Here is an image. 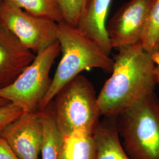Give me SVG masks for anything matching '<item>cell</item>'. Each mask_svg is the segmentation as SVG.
<instances>
[{"label":"cell","instance_id":"6da1fadb","mask_svg":"<svg viewBox=\"0 0 159 159\" xmlns=\"http://www.w3.org/2000/svg\"><path fill=\"white\" fill-rule=\"evenodd\" d=\"M113 58L111 75L97 100L102 116L116 118L154 92L157 83L156 64L141 43L120 48Z\"/></svg>","mask_w":159,"mask_h":159},{"label":"cell","instance_id":"7a4b0ae2","mask_svg":"<svg viewBox=\"0 0 159 159\" xmlns=\"http://www.w3.org/2000/svg\"><path fill=\"white\" fill-rule=\"evenodd\" d=\"M57 41L62 57L38 110L46 109L58 91L84 70L99 68L111 73L113 70V58L77 27L64 21L58 23Z\"/></svg>","mask_w":159,"mask_h":159},{"label":"cell","instance_id":"3957f363","mask_svg":"<svg viewBox=\"0 0 159 159\" xmlns=\"http://www.w3.org/2000/svg\"><path fill=\"white\" fill-rule=\"evenodd\" d=\"M48 106L63 136L75 132L93 135L102 116L94 86L81 74L64 85Z\"/></svg>","mask_w":159,"mask_h":159},{"label":"cell","instance_id":"277c9868","mask_svg":"<svg viewBox=\"0 0 159 159\" xmlns=\"http://www.w3.org/2000/svg\"><path fill=\"white\" fill-rule=\"evenodd\" d=\"M117 119L125 152L132 159H159V101L154 92Z\"/></svg>","mask_w":159,"mask_h":159},{"label":"cell","instance_id":"5b68a950","mask_svg":"<svg viewBox=\"0 0 159 159\" xmlns=\"http://www.w3.org/2000/svg\"><path fill=\"white\" fill-rule=\"evenodd\" d=\"M60 51L57 41L36 54L32 63L11 84L0 89V97L16 104L24 113L38 111L51 85L50 70Z\"/></svg>","mask_w":159,"mask_h":159},{"label":"cell","instance_id":"8992f818","mask_svg":"<svg viewBox=\"0 0 159 159\" xmlns=\"http://www.w3.org/2000/svg\"><path fill=\"white\" fill-rule=\"evenodd\" d=\"M0 23L35 54L57 41V22L35 16L3 1L0 6Z\"/></svg>","mask_w":159,"mask_h":159},{"label":"cell","instance_id":"52a82bcc","mask_svg":"<svg viewBox=\"0 0 159 159\" xmlns=\"http://www.w3.org/2000/svg\"><path fill=\"white\" fill-rule=\"evenodd\" d=\"M152 0H130L121 6L107 24L112 49L141 43Z\"/></svg>","mask_w":159,"mask_h":159},{"label":"cell","instance_id":"ba28073f","mask_svg":"<svg viewBox=\"0 0 159 159\" xmlns=\"http://www.w3.org/2000/svg\"><path fill=\"white\" fill-rule=\"evenodd\" d=\"M20 159H39L44 139L41 111L22 114L0 134Z\"/></svg>","mask_w":159,"mask_h":159},{"label":"cell","instance_id":"9c48e42d","mask_svg":"<svg viewBox=\"0 0 159 159\" xmlns=\"http://www.w3.org/2000/svg\"><path fill=\"white\" fill-rule=\"evenodd\" d=\"M35 55L0 23V89L11 84Z\"/></svg>","mask_w":159,"mask_h":159},{"label":"cell","instance_id":"30bf717a","mask_svg":"<svg viewBox=\"0 0 159 159\" xmlns=\"http://www.w3.org/2000/svg\"><path fill=\"white\" fill-rule=\"evenodd\" d=\"M113 0H86L77 27L110 56L112 50L107 31V18Z\"/></svg>","mask_w":159,"mask_h":159},{"label":"cell","instance_id":"8fae6325","mask_svg":"<svg viewBox=\"0 0 159 159\" xmlns=\"http://www.w3.org/2000/svg\"><path fill=\"white\" fill-rule=\"evenodd\" d=\"M94 137L97 147L96 159H132L120 141L116 117L101 120Z\"/></svg>","mask_w":159,"mask_h":159},{"label":"cell","instance_id":"7c38bea8","mask_svg":"<svg viewBox=\"0 0 159 159\" xmlns=\"http://www.w3.org/2000/svg\"><path fill=\"white\" fill-rule=\"evenodd\" d=\"M97 155L94 134L75 132L63 136L58 159H96Z\"/></svg>","mask_w":159,"mask_h":159},{"label":"cell","instance_id":"4fadbf2b","mask_svg":"<svg viewBox=\"0 0 159 159\" xmlns=\"http://www.w3.org/2000/svg\"><path fill=\"white\" fill-rule=\"evenodd\" d=\"M40 111L44 127L41 159H58L63 136L57 128L50 107L47 106L46 109Z\"/></svg>","mask_w":159,"mask_h":159},{"label":"cell","instance_id":"5bb4252c","mask_svg":"<svg viewBox=\"0 0 159 159\" xmlns=\"http://www.w3.org/2000/svg\"><path fill=\"white\" fill-rule=\"evenodd\" d=\"M35 16L50 19L57 23L63 21L58 0H2Z\"/></svg>","mask_w":159,"mask_h":159},{"label":"cell","instance_id":"9a60e30c","mask_svg":"<svg viewBox=\"0 0 159 159\" xmlns=\"http://www.w3.org/2000/svg\"><path fill=\"white\" fill-rule=\"evenodd\" d=\"M141 44L152 54L159 50V0H152Z\"/></svg>","mask_w":159,"mask_h":159},{"label":"cell","instance_id":"2e32d148","mask_svg":"<svg viewBox=\"0 0 159 159\" xmlns=\"http://www.w3.org/2000/svg\"><path fill=\"white\" fill-rule=\"evenodd\" d=\"M62 11L63 21L76 27L86 0H58Z\"/></svg>","mask_w":159,"mask_h":159},{"label":"cell","instance_id":"e0dca14e","mask_svg":"<svg viewBox=\"0 0 159 159\" xmlns=\"http://www.w3.org/2000/svg\"><path fill=\"white\" fill-rule=\"evenodd\" d=\"M23 113V110L12 102L0 106V134L7 125L20 117Z\"/></svg>","mask_w":159,"mask_h":159},{"label":"cell","instance_id":"ac0fdd59","mask_svg":"<svg viewBox=\"0 0 159 159\" xmlns=\"http://www.w3.org/2000/svg\"><path fill=\"white\" fill-rule=\"evenodd\" d=\"M0 159H20L4 138L0 136Z\"/></svg>","mask_w":159,"mask_h":159},{"label":"cell","instance_id":"d6986e66","mask_svg":"<svg viewBox=\"0 0 159 159\" xmlns=\"http://www.w3.org/2000/svg\"><path fill=\"white\" fill-rule=\"evenodd\" d=\"M152 59L156 65L159 64V50L152 54Z\"/></svg>","mask_w":159,"mask_h":159},{"label":"cell","instance_id":"ffe728a7","mask_svg":"<svg viewBox=\"0 0 159 159\" xmlns=\"http://www.w3.org/2000/svg\"><path fill=\"white\" fill-rule=\"evenodd\" d=\"M155 74H156V80H157V83L159 85V64L156 66Z\"/></svg>","mask_w":159,"mask_h":159},{"label":"cell","instance_id":"44dd1931","mask_svg":"<svg viewBox=\"0 0 159 159\" xmlns=\"http://www.w3.org/2000/svg\"><path fill=\"white\" fill-rule=\"evenodd\" d=\"M9 102L8 100H7L6 99H4L3 98H1L0 97V106H3V105H5L6 104L8 103Z\"/></svg>","mask_w":159,"mask_h":159},{"label":"cell","instance_id":"7402d4cb","mask_svg":"<svg viewBox=\"0 0 159 159\" xmlns=\"http://www.w3.org/2000/svg\"><path fill=\"white\" fill-rule=\"evenodd\" d=\"M2 0H0V6H1V3H2Z\"/></svg>","mask_w":159,"mask_h":159}]
</instances>
